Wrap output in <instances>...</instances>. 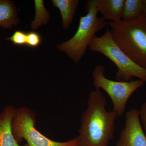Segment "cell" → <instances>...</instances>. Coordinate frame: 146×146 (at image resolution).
<instances>
[{
    "instance_id": "6da1fadb",
    "label": "cell",
    "mask_w": 146,
    "mask_h": 146,
    "mask_svg": "<svg viewBox=\"0 0 146 146\" xmlns=\"http://www.w3.org/2000/svg\"><path fill=\"white\" fill-rule=\"evenodd\" d=\"M107 101L101 89L91 91L82 113L78 136L79 146H108L114 136L117 115L107 111Z\"/></svg>"
},
{
    "instance_id": "7a4b0ae2",
    "label": "cell",
    "mask_w": 146,
    "mask_h": 146,
    "mask_svg": "<svg viewBox=\"0 0 146 146\" xmlns=\"http://www.w3.org/2000/svg\"><path fill=\"white\" fill-rule=\"evenodd\" d=\"M112 38L138 66L146 70V17L134 21L107 22Z\"/></svg>"
},
{
    "instance_id": "3957f363",
    "label": "cell",
    "mask_w": 146,
    "mask_h": 146,
    "mask_svg": "<svg viewBox=\"0 0 146 146\" xmlns=\"http://www.w3.org/2000/svg\"><path fill=\"white\" fill-rule=\"evenodd\" d=\"M87 13L80 18L78 29L70 39L56 46L74 63H78L85 54L92 39L97 33L108 26L107 22L98 17L96 0H89L85 5Z\"/></svg>"
},
{
    "instance_id": "277c9868",
    "label": "cell",
    "mask_w": 146,
    "mask_h": 146,
    "mask_svg": "<svg viewBox=\"0 0 146 146\" xmlns=\"http://www.w3.org/2000/svg\"><path fill=\"white\" fill-rule=\"evenodd\" d=\"M89 49L99 52L111 60L118 69L115 78L117 81L129 82L133 77L146 81V70L134 63L123 51L112 38L109 28L101 36H95L89 45Z\"/></svg>"
},
{
    "instance_id": "5b68a950",
    "label": "cell",
    "mask_w": 146,
    "mask_h": 146,
    "mask_svg": "<svg viewBox=\"0 0 146 146\" xmlns=\"http://www.w3.org/2000/svg\"><path fill=\"white\" fill-rule=\"evenodd\" d=\"M36 116L34 111L26 106L16 109L11 127L14 138L18 143L23 140L29 146H79L78 137L66 142L52 141L43 135L35 127Z\"/></svg>"
},
{
    "instance_id": "8992f818",
    "label": "cell",
    "mask_w": 146,
    "mask_h": 146,
    "mask_svg": "<svg viewBox=\"0 0 146 146\" xmlns=\"http://www.w3.org/2000/svg\"><path fill=\"white\" fill-rule=\"evenodd\" d=\"M105 68L99 65L92 73L94 86L96 89L104 90L112 100L113 111L121 117L124 113L128 100L136 90L143 86L145 82L138 79L129 82L114 81L105 76Z\"/></svg>"
},
{
    "instance_id": "52a82bcc",
    "label": "cell",
    "mask_w": 146,
    "mask_h": 146,
    "mask_svg": "<svg viewBox=\"0 0 146 146\" xmlns=\"http://www.w3.org/2000/svg\"><path fill=\"white\" fill-rule=\"evenodd\" d=\"M125 125L121 131L116 146H146V135L141 125L139 110L126 112Z\"/></svg>"
},
{
    "instance_id": "ba28073f",
    "label": "cell",
    "mask_w": 146,
    "mask_h": 146,
    "mask_svg": "<svg viewBox=\"0 0 146 146\" xmlns=\"http://www.w3.org/2000/svg\"><path fill=\"white\" fill-rule=\"evenodd\" d=\"M15 110L13 106H7L0 113V146H29L19 145L13 136L11 124Z\"/></svg>"
},
{
    "instance_id": "9c48e42d",
    "label": "cell",
    "mask_w": 146,
    "mask_h": 146,
    "mask_svg": "<svg viewBox=\"0 0 146 146\" xmlns=\"http://www.w3.org/2000/svg\"><path fill=\"white\" fill-rule=\"evenodd\" d=\"M125 0H96L98 12L105 20L116 22L122 19Z\"/></svg>"
},
{
    "instance_id": "30bf717a",
    "label": "cell",
    "mask_w": 146,
    "mask_h": 146,
    "mask_svg": "<svg viewBox=\"0 0 146 146\" xmlns=\"http://www.w3.org/2000/svg\"><path fill=\"white\" fill-rule=\"evenodd\" d=\"M55 7L60 11L62 17V25L64 29H69L72 23L76 10L79 3L78 0H52Z\"/></svg>"
},
{
    "instance_id": "8fae6325",
    "label": "cell",
    "mask_w": 146,
    "mask_h": 146,
    "mask_svg": "<svg viewBox=\"0 0 146 146\" xmlns=\"http://www.w3.org/2000/svg\"><path fill=\"white\" fill-rule=\"evenodd\" d=\"M17 9L13 2L0 0V27L4 29L12 28L19 23Z\"/></svg>"
},
{
    "instance_id": "7c38bea8",
    "label": "cell",
    "mask_w": 146,
    "mask_h": 146,
    "mask_svg": "<svg viewBox=\"0 0 146 146\" xmlns=\"http://www.w3.org/2000/svg\"><path fill=\"white\" fill-rule=\"evenodd\" d=\"M143 0H125L123 21H134L143 15Z\"/></svg>"
},
{
    "instance_id": "4fadbf2b",
    "label": "cell",
    "mask_w": 146,
    "mask_h": 146,
    "mask_svg": "<svg viewBox=\"0 0 146 146\" xmlns=\"http://www.w3.org/2000/svg\"><path fill=\"white\" fill-rule=\"evenodd\" d=\"M34 3L35 17L31 24V29L34 31L42 25H46L50 21V13L45 8L44 1L35 0Z\"/></svg>"
},
{
    "instance_id": "5bb4252c",
    "label": "cell",
    "mask_w": 146,
    "mask_h": 146,
    "mask_svg": "<svg viewBox=\"0 0 146 146\" xmlns=\"http://www.w3.org/2000/svg\"><path fill=\"white\" fill-rule=\"evenodd\" d=\"M6 39L12 42L13 45L18 46L26 45L27 33L22 31H16L11 36L7 37Z\"/></svg>"
},
{
    "instance_id": "9a60e30c",
    "label": "cell",
    "mask_w": 146,
    "mask_h": 146,
    "mask_svg": "<svg viewBox=\"0 0 146 146\" xmlns=\"http://www.w3.org/2000/svg\"><path fill=\"white\" fill-rule=\"evenodd\" d=\"M42 39L39 33L35 31L30 32L27 33L26 44L28 46L36 48L41 44Z\"/></svg>"
},
{
    "instance_id": "2e32d148",
    "label": "cell",
    "mask_w": 146,
    "mask_h": 146,
    "mask_svg": "<svg viewBox=\"0 0 146 146\" xmlns=\"http://www.w3.org/2000/svg\"><path fill=\"white\" fill-rule=\"evenodd\" d=\"M139 112V116L143 122L146 135V102L142 106Z\"/></svg>"
},
{
    "instance_id": "e0dca14e",
    "label": "cell",
    "mask_w": 146,
    "mask_h": 146,
    "mask_svg": "<svg viewBox=\"0 0 146 146\" xmlns=\"http://www.w3.org/2000/svg\"><path fill=\"white\" fill-rule=\"evenodd\" d=\"M144 12L143 16L146 17V0H143Z\"/></svg>"
},
{
    "instance_id": "ac0fdd59",
    "label": "cell",
    "mask_w": 146,
    "mask_h": 146,
    "mask_svg": "<svg viewBox=\"0 0 146 146\" xmlns=\"http://www.w3.org/2000/svg\"></svg>"
}]
</instances>
